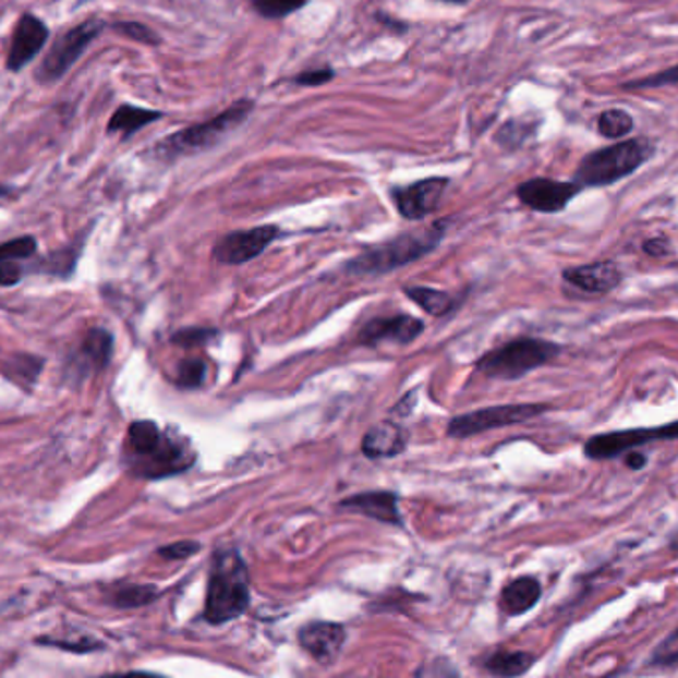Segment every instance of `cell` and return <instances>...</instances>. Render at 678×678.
Returning a JSON list of instances; mask_svg holds the SVG:
<instances>
[{
  "instance_id": "6da1fadb",
  "label": "cell",
  "mask_w": 678,
  "mask_h": 678,
  "mask_svg": "<svg viewBox=\"0 0 678 678\" xmlns=\"http://www.w3.org/2000/svg\"><path fill=\"white\" fill-rule=\"evenodd\" d=\"M251 605V580L244 559L234 549H219L208 571L205 621L222 625L234 621Z\"/></svg>"
},
{
  "instance_id": "7a4b0ae2",
  "label": "cell",
  "mask_w": 678,
  "mask_h": 678,
  "mask_svg": "<svg viewBox=\"0 0 678 678\" xmlns=\"http://www.w3.org/2000/svg\"><path fill=\"white\" fill-rule=\"evenodd\" d=\"M653 149L645 140L615 143L581 159L573 183L583 186H607L634 173L651 157Z\"/></svg>"
},
{
  "instance_id": "3957f363",
  "label": "cell",
  "mask_w": 678,
  "mask_h": 678,
  "mask_svg": "<svg viewBox=\"0 0 678 678\" xmlns=\"http://www.w3.org/2000/svg\"><path fill=\"white\" fill-rule=\"evenodd\" d=\"M443 237H445L443 222L427 227V229L407 232L394 241L370 249L363 252L362 256L353 258L350 270L355 274L391 273L395 268L419 261L433 249H437Z\"/></svg>"
},
{
  "instance_id": "277c9868",
  "label": "cell",
  "mask_w": 678,
  "mask_h": 678,
  "mask_svg": "<svg viewBox=\"0 0 678 678\" xmlns=\"http://www.w3.org/2000/svg\"><path fill=\"white\" fill-rule=\"evenodd\" d=\"M558 353L559 346L546 339H514L504 343L498 350L488 351L479 362V372L494 379H520L556 360Z\"/></svg>"
},
{
  "instance_id": "5b68a950",
  "label": "cell",
  "mask_w": 678,
  "mask_h": 678,
  "mask_svg": "<svg viewBox=\"0 0 678 678\" xmlns=\"http://www.w3.org/2000/svg\"><path fill=\"white\" fill-rule=\"evenodd\" d=\"M251 110V101H239V104L230 106L229 110L222 111L215 120L186 128L183 132H177L175 135L167 137L164 143H159L155 147V152L161 157L173 159L179 155H193L210 149L225 135H229L234 128H239L242 121L249 118Z\"/></svg>"
},
{
  "instance_id": "8992f818",
  "label": "cell",
  "mask_w": 678,
  "mask_h": 678,
  "mask_svg": "<svg viewBox=\"0 0 678 678\" xmlns=\"http://www.w3.org/2000/svg\"><path fill=\"white\" fill-rule=\"evenodd\" d=\"M125 460L135 476L159 481L191 469V464L195 462V450L191 449L185 438L164 433L154 449L137 457H125Z\"/></svg>"
},
{
  "instance_id": "52a82bcc",
  "label": "cell",
  "mask_w": 678,
  "mask_h": 678,
  "mask_svg": "<svg viewBox=\"0 0 678 678\" xmlns=\"http://www.w3.org/2000/svg\"><path fill=\"white\" fill-rule=\"evenodd\" d=\"M547 409L549 407L536 405V403L486 407V409H479L467 415L455 416L447 427V433L452 438L474 437L493 428L525 423L530 419H536L542 413H546Z\"/></svg>"
},
{
  "instance_id": "ba28073f",
  "label": "cell",
  "mask_w": 678,
  "mask_h": 678,
  "mask_svg": "<svg viewBox=\"0 0 678 678\" xmlns=\"http://www.w3.org/2000/svg\"><path fill=\"white\" fill-rule=\"evenodd\" d=\"M106 28L104 21L92 19L86 23L80 24L76 28L62 34L55 46L50 48V52L46 55L45 62L36 70V77L40 82H56L66 74L70 68L74 66L77 58L84 55V50L88 48L89 43L94 38H98L101 31Z\"/></svg>"
},
{
  "instance_id": "9c48e42d",
  "label": "cell",
  "mask_w": 678,
  "mask_h": 678,
  "mask_svg": "<svg viewBox=\"0 0 678 678\" xmlns=\"http://www.w3.org/2000/svg\"><path fill=\"white\" fill-rule=\"evenodd\" d=\"M677 438L678 421H675L661 427L627 428L593 435L583 445V452L591 460H609L655 440H677Z\"/></svg>"
},
{
  "instance_id": "30bf717a",
  "label": "cell",
  "mask_w": 678,
  "mask_h": 678,
  "mask_svg": "<svg viewBox=\"0 0 678 678\" xmlns=\"http://www.w3.org/2000/svg\"><path fill=\"white\" fill-rule=\"evenodd\" d=\"M280 234V229L274 225H264V227H254L251 230H234L225 234L213 256L222 264H244L256 258L261 252L266 251V246Z\"/></svg>"
},
{
  "instance_id": "8fae6325",
  "label": "cell",
  "mask_w": 678,
  "mask_h": 678,
  "mask_svg": "<svg viewBox=\"0 0 678 678\" xmlns=\"http://www.w3.org/2000/svg\"><path fill=\"white\" fill-rule=\"evenodd\" d=\"M581 186L573 181L554 179H530L518 186L516 195L525 207L537 213H561L569 201L580 193Z\"/></svg>"
},
{
  "instance_id": "7c38bea8",
  "label": "cell",
  "mask_w": 678,
  "mask_h": 678,
  "mask_svg": "<svg viewBox=\"0 0 678 678\" xmlns=\"http://www.w3.org/2000/svg\"><path fill=\"white\" fill-rule=\"evenodd\" d=\"M449 181L443 177L416 181L413 185L395 189L394 201L401 217L407 220L425 219L431 213L437 210L440 198L445 195Z\"/></svg>"
},
{
  "instance_id": "4fadbf2b",
  "label": "cell",
  "mask_w": 678,
  "mask_h": 678,
  "mask_svg": "<svg viewBox=\"0 0 678 678\" xmlns=\"http://www.w3.org/2000/svg\"><path fill=\"white\" fill-rule=\"evenodd\" d=\"M346 639H348L346 627L329 623V621H312V623L302 625L298 633V641L302 649L322 665H331L338 658Z\"/></svg>"
},
{
  "instance_id": "5bb4252c",
  "label": "cell",
  "mask_w": 678,
  "mask_h": 678,
  "mask_svg": "<svg viewBox=\"0 0 678 678\" xmlns=\"http://www.w3.org/2000/svg\"><path fill=\"white\" fill-rule=\"evenodd\" d=\"M46 38H48V28L45 23L38 21L33 14H24L16 24L14 38H12L11 52L7 60L9 70L19 72L24 66H28L45 48Z\"/></svg>"
},
{
  "instance_id": "9a60e30c",
  "label": "cell",
  "mask_w": 678,
  "mask_h": 678,
  "mask_svg": "<svg viewBox=\"0 0 678 678\" xmlns=\"http://www.w3.org/2000/svg\"><path fill=\"white\" fill-rule=\"evenodd\" d=\"M564 280L585 294H609L621 284L623 274L613 261L576 266L564 270Z\"/></svg>"
},
{
  "instance_id": "2e32d148",
  "label": "cell",
  "mask_w": 678,
  "mask_h": 678,
  "mask_svg": "<svg viewBox=\"0 0 678 678\" xmlns=\"http://www.w3.org/2000/svg\"><path fill=\"white\" fill-rule=\"evenodd\" d=\"M339 508L350 510L355 514L367 516L384 524L403 525V516L399 512V500H397V494L394 493L377 491V493L355 494L339 504Z\"/></svg>"
},
{
  "instance_id": "e0dca14e",
  "label": "cell",
  "mask_w": 678,
  "mask_h": 678,
  "mask_svg": "<svg viewBox=\"0 0 678 678\" xmlns=\"http://www.w3.org/2000/svg\"><path fill=\"white\" fill-rule=\"evenodd\" d=\"M423 322L413 316L379 317L373 319L360 331L362 343H382V341H399L409 343L423 334Z\"/></svg>"
},
{
  "instance_id": "ac0fdd59",
  "label": "cell",
  "mask_w": 678,
  "mask_h": 678,
  "mask_svg": "<svg viewBox=\"0 0 678 678\" xmlns=\"http://www.w3.org/2000/svg\"><path fill=\"white\" fill-rule=\"evenodd\" d=\"M407 447V435L403 428L391 421L377 423L363 437V455L370 459H391L401 455Z\"/></svg>"
},
{
  "instance_id": "d6986e66",
  "label": "cell",
  "mask_w": 678,
  "mask_h": 678,
  "mask_svg": "<svg viewBox=\"0 0 678 678\" xmlns=\"http://www.w3.org/2000/svg\"><path fill=\"white\" fill-rule=\"evenodd\" d=\"M540 597H542L540 581L536 578L524 576V578H518L504 588L500 605L508 615L518 617V615L530 612L532 607H536Z\"/></svg>"
},
{
  "instance_id": "ffe728a7",
  "label": "cell",
  "mask_w": 678,
  "mask_h": 678,
  "mask_svg": "<svg viewBox=\"0 0 678 678\" xmlns=\"http://www.w3.org/2000/svg\"><path fill=\"white\" fill-rule=\"evenodd\" d=\"M536 656L525 651H496L484 661V668L496 678L522 677L534 665Z\"/></svg>"
},
{
  "instance_id": "44dd1931",
  "label": "cell",
  "mask_w": 678,
  "mask_h": 678,
  "mask_svg": "<svg viewBox=\"0 0 678 678\" xmlns=\"http://www.w3.org/2000/svg\"><path fill=\"white\" fill-rule=\"evenodd\" d=\"M161 113L159 111L143 110V108H133V106H121L120 110L113 113L110 123H108V132L123 133L125 137H130L135 132H140L147 123L159 120Z\"/></svg>"
},
{
  "instance_id": "7402d4cb",
  "label": "cell",
  "mask_w": 678,
  "mask_h": 678,
  "mask_svg": "<svg viewBox=\"0 0 678 678\" xmlns=\"http://www.w3.org/2000/svg\"><path fill=\"white\" fill-rule=\"evenodd\" d=\"M405 292L415 304H419L433 316H445L455 306V298L449 292H443V290L413 286V288H407Z\"/></svg>"
},
{
  "instance_id": "603a6c76",
  "label": "cell",
  "mask_w": 678,
  "mask_h": 678,
  "mask_svg": "<svg viewBox=\"0 0 678 678\" xmlns=\"http://www.w3.org/2000/svg\"><path fill=\"white\" fill-rule=\"evenodd\" d=\"M113 338L106 329H92L84 341V355L94 370H104L111 360Z\"/></svg>"
},
{
  "instance_id": "cb8c5ba5",
  "label": "cell",
  "mask_w": 678,
  "mask_h": 678,
  "mask_svg": "<svg viewBox=\"0 0 678 678\" xmlns=\"http://www.w3.org/2000/svg\"><path fill=\"white\" fill-rule=\"evenodd\" d=\"M159 597V590L155 585H121L113 591L111 603L120 609H135L149 605Z\"/></svg>"
},
{
  "instance_id": "d4e9b609",
  "label": "cell",
  "mask_w": 678,
  "mask_h": 678,
  "mask_svg": "<svg viewBox=\"0 0 678 678\" xmlns=\"http://www.w3.org/2000/svg\"><path fill=\"white\" fill-rule=\"evenodd\" d=\"M634 121L625 110L603 111L597 118V132L607 140H621L633 132Z\"/></svg>"
},
{
  "instance_id": "484cf974",
  "label": "cell",
  "mask_w": 678,
  "mask_h": 678,
  "mask_svg": "<svg viewBox=\"0 0 678 678\" xmlns=\"http://www.w3.org/2000/svg\"><path fill=\"white\" fill-rule=\"evenodd\" d=\"M307 0H251L254 11L264 19H284L292 12L300 11Z\"/></svg>"
},
{
  "instance_id": "4316f807",
  "label": "cell",
  "mask_w": 678,
  "mask_h": 678,
  "mask_svg": "<svg viewBox=\"0 0 678 678\" xmlns=\"http://www.w3.org/2000/svg\"><path fill=\"white\" fill-rule=\"evenodd\" d=\"M205 377H207V365L198 358H191V360H185V362H181V365H179L177 382L185 389L201 387V385L205 384Z\"/></svg>"
},
{
  "instance_id": "83f0119b",
  "label": "cell",
  "mask_w": 678,
  "mask_h": 678,
  "mask_svg": "<svg viewBox=\"0 0 678 678\" xmlns=\"http://www.w3.org/2000/svg\"><path fill=\"white\" fill-rule=\"evenodd\" d=\"M34 252H36V241L33 237H21V239L4 242L0 244V264L31 258Z\"/></svg>"
},
{
  "instance_id": "f1b7e54d",
  "label": "cell",
  "mask_w": 678,
  "mask_h": 678,
  "mask_svg": "<svg viewBox=\"0 0 678 678\" xmlns=\"http://www.w3.org/2000/svg\"><path fill=\"white\" fill-rule=\"evenodd\" d=\"M651 663L658 665V667L678 665V629L670 637H667L661 645L656 646Z\"/></svg>"
},
{
  "instance_id": "f546056e",
  "label": "cell",
  "mask_w": 678,
  "mask_h": 678,
  "mask_svg": "<svg viewBox=\"0 0 678 678\" xmlns=\"http://www.w3.org/2000/svg\"><path fill=\"white\" fill-rule=\"evenodd\" d=\"M670 84H678V66L665 70V72H658L653 76L643 77V80H637L627 84V89H645V88H663V86H670Z\"/></svg>"
},
{
  "instance_id": "4dcf8cb0",
  "label": "cell",
  "mask_w": 678,
  "mask_h": 678,
  "mask_svg": "<svg viewBox=\"0 0 678 678\" xmlns=\"http://www.w3.org/2000/svg\"><path fill=\"white\" fill-rule=\"evenodd\" d=\"M215 336H217L215 329L189 328L175 334V336H173V343L183 346V348H195V346L207 343V341H210Z\"/></svg>"
},
{
  "instance_id": "1f68e13d",
  "label": "cell",
  "mask_w": 678,
  "mask_h": 678,
  "mask_svg": "<svg viewBox=\"0 0 678 678\" xmlns=\"http://www.w3.org/2000/svg\"><path fill=\"white\" fill-rule=\"evenodd\" d=\"M116 28H118L121 34H125V36L133 38V40H137V43H145V45H159V36L154 34V31H149L147 26H143V24L120 23L116 24Z\"/></svg>"
},
{
  "instance_id": "d6a6232c",
  "label": "cell",
  "mask_w": 678,
  "mask_h": 678,
  "mask_svg": "<svg viewBox=\"0 0 678 678\" xmlns=\"http://www.w3.org/2000/svg\"><path fill=\"white\" fill-rule=\"evenodd\" d=\"M40 643L60 646V649H64V651H74V653H89V651H99V649H104V645H101L99 641L89 639V637L77 639V641H72V643H68V641H52V639H43Z\"/></svg>"
},
{
  "instance_id": "836d02e7",
  "label": "cell",
  "mask_w": 678,
  "mask_h": 678,
  "mask_svg": "<svg viewBox=\"0 0 678 678\" xmlns=\"http://www.w3.org/2000/svg\"><path fill=\"white\" fill-rule=\"evenodd\" d=\"M198 549H201V544L197 542H175L171 546L161 547L159 556L165 559H186L195 556Z\"/></svg>"
},
{
  "instance_id": "e575fe53",
  "label": "cell",
  "mask_w": 678,
  "mask_h": 678,
  "mask_svg": "<svg viewBox=\"0 0 678 678\" xmlns=\"http://www.w3.org/2000/svg\"><path fill=\"white\" fill-rule=\"evenodd\" d=\"M419 678H460V675L447 661H437L427 670H423Z\"/></svg>"
},
{
  "instance_id": "d590c367",
  "label": "cell",
  "mask_w": 678,
  "mask_h": 678,
  "mask_svg": "<svg viewBox=\"0 0 678 678\" xmlns=\"http://www.w3.org/2000/svg\"><path fill=\"white\" fill-rule=\"evenodd\" d=\"M334 77L331 70H316V72H306V74H300L295 77V84L300 86H322Z\"/></svg>"
},
{
  "instance_id": "8d00e7d4",
  "label": "cell",
  "mask_w": 678,
  "mask_h": 678,
  "mask_svg": "<svg viewBox=\"0 0 678 678\" xmlns=\"http://www.w3.org/2000/svg\"><path fill=\"white\" fill-rule=\"evenodd\" d=\"M21 278H23V270L16 261L0 264V284L14 286L16 282H21Z\"/></svg>"
},
{
  "instance_id": "74e56055",
  "label": "cell",
  "mask_w": 678,
  "mask_h": 678,
  "mask_svg": "<svg viewBox=\"0 0 678 678\" xmlns=\"http://www.w3.org/2000/svg\"><path fill=\"white\" fill-rule=\"evenodd\" d=\"M643 251H645L649 256H653V258H665L667 254H670L673 249H670L667 239L656 237V239H649V241H645Z\"/></svg>"
},
{
  "instance_id": "f35d334b",
  "label": "cell",
  "mask_w": 678,
  "mask_h": 678,
  "mask_svg": "<svg viewBox=\"0 0 678 678\" xmlns=\"http://www.w3.org/2000/svg\"><path fill=\"white\" fill-rule=\"evenodd\" d=\"M625 464H627L631 471H641V469H645L646 457L645 455H641V452H629L627 459H625Z\"/></svg>"
},
{
  "instance_id": "ab89813d",
  "label": "cell",
  "mask_w": 678,
  "mask_h": 678,
  "mask_svg": "<svg viewBox=\"0 0 678 678\" xmlns=\"http://www.w3.org/2000/svg\"><path fill=\"white\" fill-rule=\"evenodd\" d=\"M99 678H167L155 673H145V670H132V673H116V675H104Z\"/></svg>"
},
{
  "instance_id": "60d3db41",
  "label": "cell",
  "mask_w": 678,
  "mask_h": 678,
  "mask_svg": "<svg viewBox=\"0 0 678 678\" xmlns=\"http://www.w3.org/2000/svg\"><path fill=\"white\" fill-rule=\"evenodd\" d=\"M449 2H464V0H449Z\"/></svg>"
}]
</instances>
